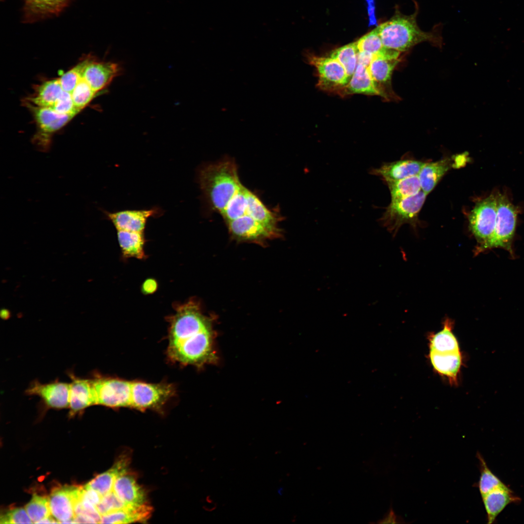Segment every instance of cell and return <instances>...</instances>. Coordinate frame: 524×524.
<instances>
[{
    "label": "cell",
    "instance_id": "obj_32",
    "mask_svg": "<svg viewBox=\"0 0 524 524\" xmlns=\"http://www.w3.org/2000/svg\"><path fill=\"white\" fill-rule=\"evenodd\" d=\"M358 49L356 42L348 44L333 50L329 57L336 59L344 68L349 80L358 63Z\"/></svg>",
    "mask_w": 524,
    "mask_h": 524
},
{
    "label": "cell",
    "instance_id": "obj_36",
    "mask_svg": "<svg viewBox=\"0 0 524 524\" xmlns=\"http://www.w3.org/2000/svg\"><path fill=\"white\" fill-rule=\"evenodd\" d=\"M96 94L82 77L71 95L75 107L81 111L91 102Z\"/></svg>",
    "mask_w": 524,
    "mask_h": 524
},
{
    "label": "cell",
    "instance_id": "obj_15",
    "mask_svg": "<svg viewBox=\"0 0 524 524\" xmlns=\"http://www.w3.org/2000/svg\"><path fill=\"white\" fill-rule=\"evenodd\" d=\"M107 217L117 230L144 232L147 219L163 213L162 209L154 207L150 209L126 210L116 212L104 211Z\"/></svg>",
    "mask_w": 524,
    "mask_h": 524
},
{
    "label": "cell",
    "instance_id": "obj_6",
    "mask_svg": "<svg viewBox=\"0 0 524 524\" xmlns=\"http://www.w3.org/2000/svg\"><path fill=\"white\" fill-rule=\"evenodd\" d=\"M427 195L421 191L414 196L391 201L380 218V222L393 234H395L406 224L416 228L419 222V213Z\"/></svg>",
    "mask_w": 524,
    "mask_h": 524
},
{
    "label": "cell",
    "instance_id": "obj_22",
    "mask_svg": "<svg viewBox=\"0 0 524 524\" xmlns=\"http://www.w3.org/2000/svg\"><path fill=\"white\" fill-rule=\"evenodd\" d=\"M487 515L488 524L494 522L506 507L520 499L506 486L498 488L482 497Z\"/></svg>",
    "mask_w": 524,
    "mask_h": 524
},
{
    "label": "cell",
    "instance_id": "obj_30",
    "mask_svg": "<svg viewBox=\"0 0 524 524\" xmlns=\"http://www.w3.org/2000/svg\"><path fill=\"white\" fill-rule=\"evenodd\" d=\"M359 51L366 52L374 56L399 58L400 52L385 47L376 27L356 41Z\"/></svg>",
    "mask_w": 524,
    "mask_h": 524
},
{
    "label": "cell",
    "instance_id": "obj_8",
    "mask_svg": "<svg viewBox=\"0 0 524 524\" xmlns=\"http://www.w3.org/2000/svg\"><path fill=\"white\" fill-rule=\"evenodd\" d=\"M518 211L508 200L501 194H497V215L493 236L485 248V250L501 247L512 255V241L515 233Z\"/></svg>",
    "mask_w": 524,
    "mask_h": 524
},
{
    "label": "cell",
    "instance_id": "obj_29",
    "mask_svg": "<svg viewBox=\"0 0 524 524\" xmlns=\"http://www.w3.org/2000/svg\"><path fill=\"white\" fill-rule=\"evenodd\" d=\"M117 235L124 257L138 259L144 258V232L117 230Z\"/></svg>",
    "mask_w": 524,
    "mask_h": 524
},
{
    "label": "cell",
    "instance_id": "obj_35",
    "mask_svg": "<svg viewBox=\"0 0 524 524\" xmlns=\"http://www.w3.org/2000/svg\"><path fill=\"white\" fill-rule=\"evenodd\" d=\"M90 56L84 58L76 66L63 74L59 79L63 90L71 94L82 78L83 72L92 60Z\"/></svg>",
    "mask_w": 524,
    "mask_h": 524
},
{
    "label": "cell",
    "instance_id": "obj_4",
    "mask_svg": "<svg viewBox=\"0 0 524 524\" xmlns=\"http://www.w3.org/2000/svg\"><path fill=\"white\" fill-rule=\"evenodd\" d=\"M95 405L112 409H134L138 400V387L136 380H129L102 376L97 372L92 374Z\"/></svg>",
    "mask_w": 524,
    "mask_h": 524
},
{
    "label": "cell",
    "instance_id": "obj_31",
    "mask_svg": "<svg viewBox=\"0 0 524 524\" xmlns=\"http://www.w3.org/2000/svg\"><path fill=\"white\" fill-rule=\"evenodd\" d=\"M389 189L391 201H396L417 194L422 190L418 176L385 182Z\"/></svg>",
    "mask_w": 524,
    "mask_h": 524
},
{
    "label": "cell",
    "instance_id": "obj_38",
    "mask_svg": "<svg viewBox=\"0 0 524 524\" xmlns=\"http://www.w3.org/2000/svg\"><path fill=\"white\" fill-rule=\"evenodd\" d=\"M0 524H32L25 508H17L11 509L0 516Z\"/></svg>",
    "mask_w": 524,
    "mask_h": 524
},
{
    "label": "cell",
    "instance_id": "obj_44",
    "mask_svg": "<svg viewBox=\"0 0 524 524\" xmlns=\"http://www.w3.org/2000/svg\"><path fill=\"white\" fill-rule=\"evenodd\" d=\"M0 314L1 318L4 320L8 319L10 317V311L5 309L1 310Z\"/></svg>",
    "mask_w": 524,
    "mask_h": 524
},
{
    "label": "cell",
    "instance_id": "obj_42",
    "mask_svg": "<svg viewBox=\"0 0 524 524\" xmlns=\"http://www.w3.org/2000/svg\"><path fill=\"white\" fill-rule=\"evenodd\" d=\"M74 523H96L92 518L82 514H76L73 518Z\"/></svg>",
    "mask_w": 524,
    "mask_h": 524
},
{
    "label": "cell",
    "instance_id": "obj_14",
    "mask_svg": "<svg viewBox=\"0 0 524 524\" xmlns=\"http://www.w3.org/2000/svg\"><path fill=\"white\" fill-rule=\"evenodd\" d=\"M66 374L71 380L70 383L68 416L73 417L81 415L87 408L95 405L93 387L90 378L76 376L72 371Z\"/></svg>",
    "mask_w": 524,
    "mask_h": 524
},
{
    "label": "cell",
    "instance_id": "obj_20",
    "mask_svg": "<svg viewBox=\"0 0 524 524\" xmlns=\"http://www.w3.org/2000/svg\"><path fill=\"white\" fill-rule=\"evenodd\" d=\"M429 358L435 370L446 377L451 384H457L462 364L460 351L441 353L430 350Z\"/></svg>",
    "mask_w": 524,
    "mask_h": 524
},
{
    "label": "cell",
    "instance_id": "obj_3",
    "mask_svg": "<svg viewBox=\"0 0 524 524\" xmlns=\"http://www.w3.org/2000/svg\"><path fill=\"white\" fill-rule=\"evenodd\" d=\"M417 13L416 11L406 16L397 12L391 19L377 27L385 47L401 52L423 42L441 43L440 39L435 34L424 32L418 27Z\"/></svg>",
    "mask_w": 524,
    "mask_h": 524
},
{
    "label": "cell",
    "instance_id": "obj_19",
    "mask_svg": "<svg viewBox=\"0 0 524 524\" xmlns=\"http://www.w3.org/2000/svg\"><path fill=\"white\" fill-rule=\"evenodd\" d=\"M368 65L358 62L353 76L338 93L343 96L354 94L377 95L386 98L385 94L372 79L367 67Z\"/></svg>",
    "mask_w": 524,
    "mask_h": 524
},
{
    "label": "cell",
    "instance_id": "obj_39",
    "mask_svg": "<svg viewBox=\"0 0 524 524\" xmlns=\"http://www.w3.org/2000/svg\"><path fill=\"white\" fill-rule=\"evenodd\" d=\"M102 497L103 495L94 489L85 486L81 487L80 499L96 507L100 503Z\"/></svg>",
    "mask_w": 524,
    "mask_h": 524
},
{
    "label": "cell",
    "instance_id": "obj_28",
    "mask_svg": "<svg viewBox=\"0 0 524 524\" xmlns=\"http://www.w3.org/2000/svg\"><path fill=\"white\" fill-rule=\"evenodd\" d=\"M443 325L440 331L428 337L430 350L441 353L459 351L458 341L452 331L453 321L445 319Z\"/></svg>",
    "mask_w": 524,
    "mask_h": 524
},
{
    "label": "cell",
    "instance_id": "obj_12",
    "mask_svg": "<svg viewBox=\"0 0 524 524\" xmlns=\"http://www.w3.org/2000/svg\"><path fill=\"white\" fill-rule=\"evenodd\" d=\"M81 487L65 485L55 488L49 497L51 514L59 523H74L75 507Z\"/></svg>",
    "mask_w": 524,
    "mask_h": 524
},
{
    "label": "cell",
    "instance_id": "obj_24",
    "mask_svg": "<svg viewBox=\"0 0 524 524\" xmlns=\"http://www.w3.org/2000/svg\"><path fill=\"white\" fill-rule=\"evenodd\" d=\"M113 491L123 501L132 506L146 503V495L135 478L127 472L115 481Z\"/></svg>",
    "mask_w": 524,
    "mask_h": 524
},
{
    "label": "cell",
    "instance_id": "obj_41",
    "mask_svg": "<svg viewBox=\"0 0 524 524\" xmlns=\"http://www.w3.org/2000/svg\"><path fill=\"white\" fill-rule=\"evenodd\" d=\"M157 284L153 279H147L145 281L142 285V291L146 294H150L154 293L157 289Z\"/></svg>",
    "mask_w": 524,
    "mask_h": 524
},
{
    "label": "cell",
    "instance_id": "obj_9",
    "mask_svg": "<svg viewBox=\"0 0 524 524\" xmlns=\"http://www.w3.org/2000/svg\"><path fill=\"white\" fill-rule=\"evenodd\" d=\"M226 225L229 234L234 239L260 245L263 244L268 239L280 237L282 234L280 228L269 227L249 216L239 218Z\"/></svg>",
    "mask_w": 524,
    "mask_h": 524
},
{
    "label": "cell",
    "instance_id": "obj_17",
    "mask_svg": "<svg viewBox=\"0 0 524 524\" xmlns=\"http://www.w3.org/2000/svg\"><path fill=\"white\" fill-rule=\"evenodd\" d=\"M121 71L116 63L98 62L93 57L85 68L82 77L97 93L106 87Z\"/></svg>",
    "mask_w": 524,
    "mask_h": 524
},
{
    "label": "cell",
    "instance_id": "obj_11",
    "mask_svg": "<svg viewBox=\"0 0 524 524\" xmlns=\"http://www.w3.org/2000/svg\"><path fill=\"white\" fill-rule=\"evenodd\" d=\"M308 59L318 72L317 85L322 90L338 92L349 81L344 68L336 59L311 55Z\"/></svg>",
    "mask_w": 524,
    "mask_h": 524
},
{
    "label": "cell",
    "instance_id": "obj_21",
    "mask_svg": "<svg viewBox=\"0 0 524 524\" xmlns=\"http://www.w3.org/2000/svg\"><path fill=\"white\" fill-rule=\"evenodd\" d=\"M129 463L128 457L120 456L109 470L98 475L84 486L94 489L103 496L110 492L113 491L116 479L127 472Z\"/></svg>",
    "mask_w": 524,
    "mask_h": 524
},
{
    "label": "cell",
    "instance_id": "obj_7",
    "mask_svg": "<svg viewBox=\"0 0 524 524\" xmlns=\"http://www.w3.org/2000/svg\"><path fill=\"white\" fill-rule=\"evenodd\" d=\"M23 102L33 115L38 127L33 142L39 151H48L52 134L65 126L76 115L60 114L49 108L35 105L26 100Z\"/></svg>",
    "mask_w": 524,
    "mask_h": 524
},
{
    "label": "cell",
    "instance_id": "obj_27",
    "mask_svg": "<svg viewBox=\"0 0 524 524\" xmlns=\"http://www.w3.org/2000/svg\"><path fill=\"white\" fill-rule=\"evenodd\" d=\"M151 507L147 503L102 515L101 524H129L144 522L151 514Z\"/></svg>",
    "mask_w": 524,
    "mask_h": 524
},
{
    "label": "cell",
    "instance_id": "obj_34",
    "mask_svg": "<svg viewBox=\"0 0 524 524\" xmlns=\"http://www.w3.org/2000/svg\"><path fill=\"white\" fill-rule=\"evenodd\" d=\"M25 509L33 523L48 517L51 514L49 498L34 494Z\"/></svg>",
    "mask_w": 524,
    "mask_h": 524
},
{
    "label": "cell",
    "instance_id": "obj_10",
    "mask_svg": "<svg viewBox=\"0 0 524 524\" xmlns=\"http://www.w3.org/2000/svg\"><path fill=\"white\" fill-rule=\"evenodd\" d=\"M70 383L60 381L58 378L43 384L37 380L31 382L25 394L37 396L40 405L45 411L48 409H61L68 408Z\"/></svg>",
    "mask_w": 524,
    "mask_h": 524
},
{
    "label": "cell",
    "instance_id": "obj_40",
    "mask_svg": "<svg viewBox=\"0 0 524 524\" xmlns=\"http://www.w3.org/2000/svg\"><path fill=\"white\" fill-rule=\"evenodd\" d=\"M367 3V11L369 16V25H375L377 23L375 16V0H366Z\"/></svg>",
    "mask_w": 524,
    "mask_h": 524
},
{
    "label": "cell",
    "instance_id": "obj_5",
    "mask_svg": "<svg viewBox=\"0 0 524 524\" xmlns=\"http://www.w3.org/2000/svg\"><path fill=\"white\" fill-rule=\"evenodd\" d=\"M497 215V194H492L477 202L469 217V229L477 242L475 254L485 251L495 227Z\"/></svg>",
    "mask_w": 524,
    "mask_h": 524
},
{
    "label": "cell",
    "instance_id": "obj_23",
    "mask_svg": "<svg viewBox=\"0 0 524 524\" xmlns=\"http://www.w3.org/2000/svg\"><path fill=\"white\" fill-rule=\"evenodd\" d=\"M399 62V58L374 56L367 66L372 79L383 92L387 98H388L389 96L386 90V87L391 86L392 75Z\"/></svg>",
    "mask_w": 524,
    "mask_h": 524
},
{
    "label": "cell",
    "instance_id": "obj_43",
    "mask_svg": "<svg viewBox=\"0 0 524 524\" xmlns=\"http://www.w3.org/2000/svg\"><path fill=\"white\" fill-rule=\"evenodd\" d=\"M54 518L49 516L48 517H47V518H46L45 519H43L40 520V521L37 522V523L38 524L59 523V522L56 519H54Z\"/></svg>",
    "mask_w": 524,
    "mask_h": 524
},
{
    "label": "cell",
    "instance_id": "obj_16",
    "mask_svg": "<svg viewBox=\"0 0 524 524\" xmlns=\"http://www.w3.org/2000/svg\"><path fill=\"white\" fill-rule=\"evenodd\" d=\"M23 21L33 23L60 15L73 0H20Z\"/></svg>",
    "mask_w": 524,
    "mask_h": 524
},
{
    "label": "cell",
    "instance_id": "obj_2",
    "mask_svg": "<svg viewBox=\"0 0 524 524\" xmlns=\"http://www.w3.org/2000/svg\"><path fill=\"white\" fill-rule=\"evenodd\" d=\"M198 182L206 202L219 214L242 184L236 163L230 158L203 165Z\"/></svg>",
    "mask_w": 524,
    "mask_h": 524
},
{
    "label": "cell",
    "instance_id": "obj_1",
    "mask_svg": "<svg viewBox=\"0 0 524 524\" xmlns=\"http://www.w3.org/2000/svg\"><path fill=\"white\" fill-rule=\"evenodd\" d=\"M210 321L199 306L190 301L179 306L171 318L167 348L172 361L199 366L216 359Z\"/></svg>",
    "mask_w": 524,
    "mask_h": 524
},
{
    "label": "cell",
    "instance_id": "obj_13",
    "mask_svg": "<svg viewBox=\"0 0 524 524\" xmlns=\"http://www.w3.org/2000/svg\"><path fill=\"white\" fill-rule=\"evenodd\" d=\"M467 156L464 153L434 162L426 163L418 175L422 190L427 195L430 193L449 170L465 164L468 159Z\"/></svg>",
    "mask_w": 524,
    "mask_h": 524
},
{
    "label": "cell",
    "instance_id": "obj_37",
    "mask_svg": "<svg viewBox=\"0 0 524 524\" xmlns=\"http://www.w3.org/2000/svg\"><path fill=\"white\" fill-rule=\"evenodd\" d=\"M133 506L120 499L113 491L103 496L100 503L96 508L102 516L119 510L126 509Z\"/></svg>",
    "mask_w": 524,
    "mask_h": 524
},
{
    "label": "cell",
    "instance_id": "obj_18",
    "mask_svg": "<svg viewBox=\"0 0 524 524\" xmlns=\"http://www.w3.org/2000/svg\"><path fill=\"white\" fill-rule=\"evenodd\" d=\"M425 163L414 159H401L384 163L371 171L372 174L379 176L385 182L397 180L418 175Z\"/></svg>",
    "mask_w": 524,
    "mask_h": 524
},
{
    "label": "cell",
    "instance_id": "obj_33",
    "mask_svg": "<svg viewBox=\"0 0 524 524\" xmlns=\"http://www.w3.org/2000/svg\"><path fill=\"white\" fill-rule=\"evenodd\" d=\"M477 457L479 460L480 470L478 487L481 496L483 497L493 490L506 485L493 474L488 468L482 456L478 452L477 454Z\"/></svg>",
    "mask_w": 524,
    "mask_h": 524
},
{
    "label": "cell",
    "instance_id": "obj_25",
    "mask_svg": "<svg viewBox=\"0 0 524 524\" xmlns=\"http://www.w3.org/2000/svg\"><path fill=\"white\" fill-rule=\"evenodd\" d=\"M254 194L241 184L220 213L226 224L243 216H250L249 206Z\"/></svg>",
    "mask_w": 524,
    "mask_h": 524
},
{
    "label": "cell",
    "instance_id": "obj_26",
    "mask_svg": "<svg viewBox=\"0 0 524 524\" xmlns=\"http://www.w3.org/2000/svg\"><path fill=\"white\" fill-rule=\"evenodd\" d=\"M64 91L59 79H52L36 86L33 94L26 100L35 105L51 109Z\"/></svg>",
    "mask_w": 524,
    "mask_h": 524
}]
</instances>
